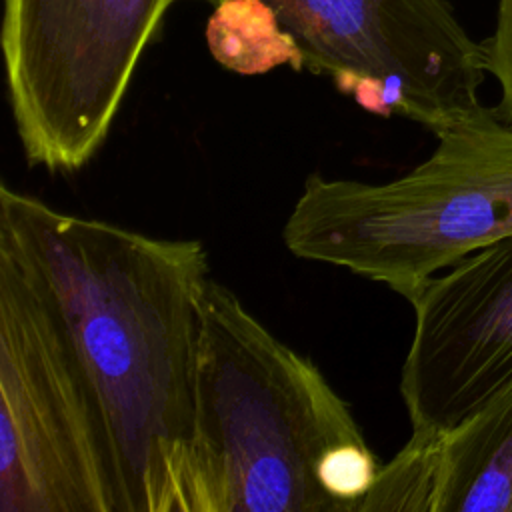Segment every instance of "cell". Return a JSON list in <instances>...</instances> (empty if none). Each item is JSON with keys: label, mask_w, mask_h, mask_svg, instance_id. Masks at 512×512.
I'll list each match as a JSON object with an SVG mask.
<instances>
[{"label": "cell", "mask_w": 512, "mask_h": 512, "mask_svg": "<svg viewBox=\"0 0 512 512\" xmlns=\"http://www.w3.org/2000/svg\"><path fill=\"white\" fill-rule=\"evenodd\" d=\"M0 512H122L90 376L48 292L2 240Z\"/></svg>", "instance_id": "obj_4"}, {"label": "cell", "mask_w": 512, "mask_h": 512, "mask_svg": "<svg viewBox=\"0 0 512 512\" xmlns=\"http://www.w3.org/2000/svg\"><path fill=\"white\" fill-rule=\"evenodd\" d=\"M400 394L412 432H444L512 384V236L432 276L410 300Z\"/></svg>", "instance_id": "obj_7"}, {"label": "cell", "mask_w": 512, "mask_h": 512, "mask_svg": "<svg viewBox=\"0 0 512 512\" xmlns=\"http://www.w3.org/2000/svg\"><path fill=\"white\" fill-rule=\"evenodd\" d=\"M262 2L298 46L302 68L330 76L372 114L434 134L482 106L484 42L468 36L446 0Z\"/></svg>", "instance_id": "obj_6"}, {"label": "cell", "mask_w": 512, "mask_h": 512, "mask_svg": "<svg viewBox=\"0 0 512 512\" xmlns=\"http://www.w3.org/2000/svg\"><path fill=\"white\" fill-rule=\"evenodd\" d=\"M0 240L48 292L90 376L122 512H190L206 246L74 216L8 184Z\"/></svg>", "instance_id": "obj_1"}, {"label": "cell", "mask_w": 512, "mask_h": 512, "mask_svg": "<svg viewBox=\"0 0 512 512\" xmlns=\"http://www.w3.org/2000/svg\"><path fill=\"white\" fill-rule=\"evenodd\" d=\"M172 2L4 0L8 100L30 166L76 172L96 156Z\"/></svg>", "instance_id": "obj_5"}, {"label": "cell", "mask_w": 512, "mask_h": 512, "mask_svg": "<svg viewBox=\"0 0 512 512\" xmlns=\"http://www.w3.org/2000/svg\"><path fill=\"white\" fill-rule=\"evenodd\" d=\"M486 70L500 86L496 116L512 126V0H500L494 34L484 42Z\"/></svg>", "instance_id": "obj_10"}, {"label": "cell", "mask_w": 512, "mask_h": 512, "mask_svg": "<svg viewBox=\"0 0 512 512\" xmlns=\"http://www.w3.org/2000/svg\"><path fill=\"white\" fill-rule=\"evenodd\" d=\"M206 38L212 56L240 74H262L280 64L304 70L298 46L262 0H220Z\"/></svg>", "instance_id": "obj_9"}, {"label": "cell", "mask_w": 512, "mask_h": 512, "mask_svg": "<svg viewBox=\"0 0 512 512\" xmlns=\"http://www.w3.org/2000/svg\"><path fill=\"white\" fill-rule=\"evenodd\" d=\"M434 136V152L390 182L312 174L284 224V246L410 302L432 276L512 236V126L480 106Z\"/></svg>", "instance_id": "obj_3"}, {"label": "cell", "mask_w": 512, "mask_h": 512, "mask_svg": "<svg viewBox=\"0 0 512 512\" xmlns=\"http://www.w3.org/2000/svg\"><path fill=\"white\" fill-rule=\"evenodd\" d=\"M366 442L322 370L210 278L196 354L190 512H338L322 458Z\"/></svg>", "instance_id": "obj_2"}, {"label": "cell", "mask_w": 512, "mask_h": 512, "mask_svg": "<svg viewBox=\"0 0 512 512\" xmlns=\"http://www.w3.org/2000/svg\"><path fill=\"white\" fill-rule=\"evenodd\" d=\"M418 434L430 460V512H512V384L456 426Z\"/></svg>", "instance_id": "obj_8"}]
</instances>
